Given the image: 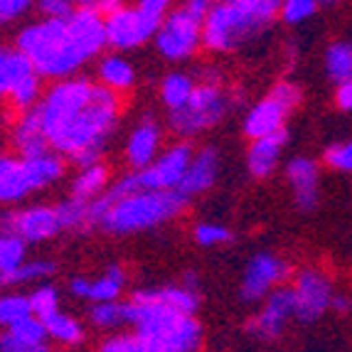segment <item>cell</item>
<instances>
[{
  "label": "cell",
  "mask_w": 352,
  "mask_h": 352,
  "mask_svg": "<svg viewBox=\"0 0 352 352\" xmlns=\"http://www.w3.org/2000/svg\"><path fill=\"white\" fill-rule=\"evenodd\" d=\"M116 91L106 89L104 84L94 87L91 101L50 138V148L69 155L82 170H87L91 165H99L106 138L111 135L113 126H116Z\"/></svg>",
  "instance_id": "cell-1"
},
{
  "label": "cell",
  "mask_w": 352,
  "mask_h": 352,
  "mask_svg": "<svg viewBox=\"0 0 352 352\" xmlns=\"http://www.w3.org/2000/svg\"><path fill=\"white\" fill-rule=\"evenodd\" d=\"M281 12L276 0H229L212 6L202 23V42L212 52H232L254 37Z\"/></svg>",
  "instance_id": "cell-2"
},
{
  "label": "cell",
  "mask_w": 352,
  "mask_h": 352,
  "mask_svg": "<svg viewBox=\"0 0 352 352\" xmlns=\"http://www.w3.org/2000/svg\"><path fill=\"white\" fill-rule=\"evenodd\" d=\"M126 311H129V323L135 328V338H141L155 350L195 352L200 347L202 330L192 316L135 296L131 303H126Z\"/></svg>",
  "instance_id": "cell-3"
},
{
  "label": "cell",
  "mask_w": 352,
  "mask_h": 352,
  "mask_svg": "<svg viewBox=\"0 0 352 352\" xmlns=\"http://www.w3.org/2000/svg\"><path fill=\"white\" fill-rule=\"evenodd\" d=\"M18 52H23L42 76H67L87 62L72 40L67 18H47L25 28L18 35Z\"/></svg>",
  "instance_id": "cell-4"
},
{
  "label": "cell",
  "mask_w": 352,
  "mask_h": 352,
  "mask_svg": "<svg viewBox=\"0 0 352 352\" xmlns=\"http://www.w3.org/2000/svg\"><path fill=\"white\" fill-rule=\"evenodd\" d=\"M188 200L182 197L177 190L173 192H138L133 197H126L116 207L109 210L99 227L109 234H131V232H141V229L155 227L168 219L177 217L185 210Z\"/></svg>",
  "instance_id": "cell-5"
},
{
  "label": "cell",
  "mask_w": 352,
  "mask_h": 352,
  "mask_svg": "<svg viewBox=\"0 0 352 352\" xmlns=\"http://www.w3.org/2000/svg\"><path fill=\"white\" fill-rule=\"evenodd\" d=\"M168 8V0H143L135 8H124L121 12L106 18V42L118 50L143 45L148 37L158 35Z\"/></svg>",
  "instance_id": "cell-6"
},
{
  "label": "cell",
  "mask_w": 352,
  "mask_h": 352,
  "mask_svg": "<svg viewBox=\"0 0 352 352\" xmlns=\"http://www.w3.org/2000/svg\"><path fill=\"white\" fill-rule=\"evenodd\" d=\"M91 94H94V84L89 79H67V82H59L57 87L50 89L47 99L40 104L45 138L50 141L72 116L82 111L91 101Z\"/></svg>",
  "instance_id": "cell-7"
},
{
  "label": "cell",
  "mask_w": 352,
  "mask_h": 352,
  "mask_svg": "<svg viewBox=\"0 0 352 352\" xmlns=\"http://www.w3.org/2000/svg\"><path fill=\"white\" fill-rule=\"evenodd\" d=\"M224 111H227V101L217 84L202 82L195 87V94L190 96L188 104L170 113V126L180 135H195L217 124Z\"/></svg>",
  "instance_id": "cell-8"
},
{
  "label": "cell",
  "mask_w": 352,
  "mask_h": 352,
  "mask_svg": "<svg viewBox=\"0 0 352 352\" xmlns=\"http://www.w3.org/2000/svg\"><path fill=\"white\" fill-rule=\"evenodd\" d=\"M202 42V20H197L188 8H177L165 15L155 35V47L165 59H188Z\"/></svg>",
  "instance_id": "cell-9"
},
{
  "label": "cell",
  "mask_w": 352,
  "mask_h": 352,
  "mask_svg": "<svg viewBox=\"0 0 352 352\" xmlns=\"http://www.w3.org/2000/svg\"><path fill=\"white\" fill-rule=\"evenodd\" d=\"M190 163H192V148L185 146V143L173 146L151 168L138 173L141 190H146V192H173L182 182Z\"/></svg>",
  "instance_id": "cell-10"
},
{
  "label": "cell",
  "mask_w": 352,
  "mask_h": 352,
  "mask_svg": "<svg viewBox=\"0 0 352 352\" xmlns=\"http://www.w3.org/2000/svg\"><path fill=\"white\" fill-rule=\"evenodd\" d=\"M57 212L52 207H30L23 212L0 214V236H18L23 241H42L59 232Z\"/></svg>",
  "instance_id": "cell-11"
},
{
  "label": "cell",
  "mask_w": 352,
  "mask_h": 352,
  "mask_svg": "<svg viewBox=\"0 0 352 352\" xmlns=\"http://www.w3.org/2000/svg\"><path fill=\"white\" fill-rule=\"evenodd\" d=\"M296 318L303 323H313L333 305V291L330 281L318 271H303L296 278Z\"/></svg>",
  "instance_id": "cell-12"
},
{
  "label": "cell",
  "mask_w": 352,
  "mask_h": 352,
  "mask_svg": "<svg viewBox=\"0 0 352 352\" xmlns=\"http://www.w3.org/2000/svg\"><path fill=\"white\" fill-rule=\"evenodd\" d=\"M288 274V266L281 258L271 256V254H256L249 261L247 271H244V281H241V298L244 300H258L261 296L269 291L271 286H276L278 281H283Z\"/></svg>",
  "instance_id": "cell-13"
},
{
  "label": "cell",
  "mask_w": 352,
  "mask_h": 352,
  "mask_svg": "<svg viewBox=\"0 0 352 352\" xmlns=\"http://www.w3.org/2000/svg\"><path fill=\"white\" fill-rule=\"evenodd\" d=\"M296 316V294L294 288H278L274 291L269 300H266V308L258 313L254 320H249L247 330L256 338H276L283 330L288 318Z\"/></svg>",
  "instance_id": "cell-14"
},
{
  "label": "cell",
  "mask_w": 352,
  "mask_h": 352,
  "mask_svg": "<svg viewBox=\"0 0 352 352\" xmlns=\"http://www.w3.org/2000/svg\"><path fill=\"white\" fill-rule=\"evenodd\" d=\"M217 173H219L217 153L212 151V148H205V151H200L192 158L188 173H185L182 182L177 185V192H180L185 200H188V197H192V195L205 192V190H210L212 185H214V180H217Z\"/></svg>",
  "instance_id": "cell-15"
},
{
  "label": "cell",
  "mask_w": 352,
  "mask_h": 352,
  "mask_svg": "<svg viewBox=\"0 0 352 352\" xmlns=\"http://www.w3.org/2000/svg\"><path fill=\"white\" fill-rule=\"evenodd\" d=\"M286 173L296 190L298 210L311 212L318 205V165L308 158H294L288 163Z\"/></svg>",
  "instance_id": "cell-16"
},
{
  "label": "cell",
  "mask_w": 352,
  "mask_h": 352,
  "mask_svg": "<svg viewBox=\"0 0 352 352\" xmlns=\"http://www.w3.org/2000/svg\"><path fill=\"white\" fill-rule=\"evenodd\" d=\"M283 118H286V109L269 96V99L258 101L252 109V113H249L247 121H244V133H247L249 138H254V141L269 138V135L283 131Z\"/></svg>",
  "instance_id": "cell-17"
},
{
  "label": "cell",
  "mask_w": 352,
  "mask_h": 352,
  "mask_svg": "<svg viewBox=\"0 0 352 352\" xmlns=\"http://www.w3.org/2000/svg\"><path fill=\"white\" fill-rule=\"evenodd\" d=\"M15 146L23 153V160L37 158L42 153L50 151V143L42 133V116H40V106L37 109H30L28 113H23L15 126Z\"/></svg>",
  "instance_id": "cell-18"
},
{
  "label": "cell",
  "mask_w": 352,
  "mask_h": 352,
  "mask_svg": "<svg viewBox=\"0 0 352 352\" xmlns=\"http://www.w3.org/2000/svg\"><path fill=\"white\" fill-rule=\"evenodd\" d=\"M160 146V131L153 121H143L138 129L131 133L129 146H126V155H129V163L133 165L135 170H146L151 168L153 160H155V153Z\"/></svg>",
  "instance_id": "cell-19"
},
{
  "label": "cell",
  "mask_w": 352,
  "mask_h": 352,
  "mask_svg": "<svg viewBox=\"0 0 352 352\" xmlns=\"http://www.w3.org/2000/svg\"><path fill=\"white\" fill-rule=\"evenodd\" d=\"M32 190L25 163L12 155H0V202H18Z\"/></svg>",
  "instance_id": "cell-20"
},
{
  "label": "cell",
  "mask_w": 352,
  "mask_h": 352,
  "mask_svg": "<svg viewBox=\"0 0 352 352\" xmlns=\"http://www.w3.org/2000/svg\"><path fill=\"white\" fill-rule=\"evenodd\" d=\"M286 141H288L286 129L269 135V138L254 141L252 151H249V170H252L254 177H266L274 173V168H276V163H278V153H281Z\"/></svg>",
  "instance_id": "cell-21"
},
{
  "label": "cell",
  "mask_w": 352,
  "mask_h": 352,
  "mask_svg": "<svg viewBox=\"0 0 352 352\" xmlns=\"http://www.w3.org/2000/svg\"><path fill=\"white\" fill-rule=\"evenodd\" d=\"M135 298L153 300V303L168 305L173 311H180L185 316H192L197 311V296L185 286H163V288H146V291H135Z\"/></svg>",
  "instance_id": "cell-22"
},
{
  "label": "cell",
  "mask_w": 352,
  "mask_h": 352,
  "mask_svg": "<svg viewBox=\"0 0 352 352\" xmlns=\"http://www.w3.org/2000/svg\"><path fill=\"white\" fill-rule=\"evenodd\" d=\"M25 163V170H28V177L32 182V190H40V188H47L52 185L57 177H62L65 173V163L59 158V153H42L37 158H28L23 160Z\"/></svg>",
  "instance_id": "cell-23"
},
{
  "label": "cell",
  "mask_w": 352,
  "mask_h": 352,
  "mask_svg": "<svg viewBox=\"0 0 352 352\" xmlns=\"http://www.w3.org/2000/svg\"><path fill=\"white\" fill-rule=\"evenodd\" d=\"M106 182H109V170L106 165H91L87 170H82V175L76 177L72 185V197L79 202H94L99 197V192H104Z\"/></svg>",
  "instance_id": "cell-24"
},
{
  "label": "cell",
  "mask_w": 352,
  "mask_h": 352,
  "mask_svg": "<svg viewBox=\"0 0 352 352\" xmlns=\"http://www.w3.org/2000/svg\"><path fill=\"white\" fill-rule=\"evenodd\" d=\"M133 67L121 57H106L99 65V79L111 91H126L133 87Z\"/></svg>",
  "instance_id": "cell-25"
},
{
  "label": "cell",
  "mask_w": 352,
  "mask_h": 352,
  "mask_svg": "<svg viewBox=\"0 0 352 352\" xmlns=\"http://www.w3.org/2000/svg\"><path fill=\"white\" fill-rule=\"evenodd\" d=\"M195 87H197V84L192 82V76L180 74V72H175V74H168V76H165L163 87H160V94H163L165 106H168L170 111L182 109V106L190 101V96L195 94Z\"/></svg>",
  "instance_id": "cell-26"
},
{
  "label": "cell",
  "mask_w": 352,
  "mask_h": 352,
  "mask_svg": "<svg viewBox=\"0 0 352 352\" xmlns=\"http://www.w3.org/2000/svg\"><path fill=\"white\" fill-rule=\"evenodd\" d=\"M124 271L118 266H109L106 274L96 281H91V288H89V298L94 303H113V300L121 296V288H124Z\"/></svg>",
  "instance_id": "cell-27"
},
{
  "label": "cell",
  "mask_w": 352,
  "mask_h": 352,
  "mask_svg": "<svg viewBox=\"0 0 352 352\" xmlns=\"http://www.w3.org/2000/svg\"><path fill=\"white\" fill-rule=\"evenodd\" d=\"M42 323H45L47 335H52L54 340H59V342H67V345H76V342L84 338L82 325L76 323L74 318L65 316V313H54V316L45 318Z\"/></svg>",
  "instance_id": "cell-28"
},
{
  "label": "cell",
  "mask_w": 352,
  "mask_h": 352,
  "mask_svg": "<svg viewBox=\"0 0 352 352\" xmlns=\"http://www.w3.org/2000/svg\"><path fill=\"white\" fill-rule=\"evenodd\" d=\"M328 74L333 82H352V47L345 42H338L328 50Z\"/></svg>",
  "instance_id": "cell-29"
},
{
  "label": "cell",
  "mask_w": 352,
  "mask_h": 352,
  "mask_svg": "<svg viewBox=\"0 0 352 352\" xmlns=\"http://www.w3.org/2000/svg\"><path fill=\"white\" fill-rule=\"evenodd\" d=\"M62 229H87L89 227V202H79L74 197L54 207Z\"/></svg>",
  "instance_id": "cell-30"
},
{
  "label": "cell",
  "mask_w": 352,
  "mask_h": 352,
  "mask_svg": "<svg viewBox=\"0 0 352 352\" xmlns=\"http://www.w3.org/2000/svg\"><path fill=\"white\" fill-rule=\"evenodd\" d=\"M54 274V264L52 261H30L23 264L20 269L10 271L6 276H0V286H18V283H30L37 281V278H45Z\"/></svg>",
  "instance_id": "cell-31"
},
{
  "label": "cell",
  "mask_w": 352,
  "mask_h": 352,
  "mask_svg": "<svg viewBox=\"0 0 352 352\" xmlns=\"http://www.w3.org/2000/svg\"><path fill=\"white\" fill-rule=\"evenodd\" d=\"M37 94H40V79H37V74H32L20 84H15L8 91V99H10V106L18 113H28L37 101Z\"/></svg>",
  "instance_id": "cell-32"
},
{
  "label": "cell",
  "mask_w": 352,
  "mask_h": 352,
  "mask_svg": "<svg viewBox=\"0 0 352 352\" xmlns=\"http://www.w3.org/2000/svg\"><path fill=\"white\" fill-rule=\"evenodd\" d=\"M91 323L99 325V328H118V325L129 323V311H126V303H96L89 313Z\"/></svg>",
  "instance_id": "cell-33"
},
{
  "label": "cell",
  "mask_w": 352,
  "mask_h": 352,
  "mask_svg": "<svg viewBox=\"0 0 352 352\" xmlns=\"http://www.w3.org/2000/svg\"><path fill=\"white\" fill-rule=\"evenodd\" d=\"M25 264V241L18 236H0V276Z\"/></svg>",
  "instance_id": "cell-34"
},
{
  "label": "cell",
  "mask_w": 352,
  "mask_h": 352,
  "mask_svg": "<svg viewBox=\"0 0 352 352\" xmlns=\"http://www.w3.org/2000/svg\"><path fill=\"white\" fill-rule=\"evenodd\" d=\"M30 316H32L30 298H25V296H3L0 298V325L12 328Z\"/></svg>",
  "instance_id": "cell-35"
},
{
  "label": "cell",
  "mask_w": 352,
  "mask_h": 352,
  "mask_svg": "<svg viewBox=\"0 0 352 352\" xmlns=\"http://www.w3.org/2000/svg\"><path fill=\"white\" fill-rule=\"evenodd\" d=\"M10 335H12V338H18L23 345L37 347V345H45L47 330H45V323H42L40 318L30 316V318H25V320H20L18 325H12Z\"/></svg>",
  "instance_id": "cell-36"
},
{
  "label": "cell",
  "mask_w": 352,
  "mask_h": 352,
  "mask_svg": "<svg viewBox=\"0 0 352 352\" xmlns=\"http://www.w3.org/2000/svg\"><path fill=\"white\" fill-rule=\"evenodd\" d=\"M30 308H32V316L45 320V318L59 313V296L52 286H40L35 294L30 296Z\"/></svg>",
  "instance_id": "cell-37"
},
{
  "label": "cell",
  "mask_w": 352,
  "mask_h": 352,
  "mask_svg": "<svg viewBox=\"0 0 352 352\" xmlns=\"http://www.w3.org/2000/svg\"><path fill=\"white\" fill-rule=\"evenodd\" d=\"M99 352H160V350L151 347L141 338H135V335H116L111 340H106Z\"/></svg>",
  "instance_id": "cell-38"
},
{
  "label": "cell",
  "mask_w": 352,
  "mask_h": 352,
  "mask_svg": "<svg viewBox=\"0 0 352 352\" xmlns=\"http://www.w3.org/2000/svg\"><path fill=\"white\" fill-rule=\"evenodd\" d=\"M195 239L202 247H214V244H224L232 239V232L222 224H200L195 227Z\"/></svg>",
  "instance_id": "cell-39"
},
{
  "label": "cell",
  "mask_w": 352,
  "mask_h": 352,
  "mask_svg": "<svg viewBox=\"0 0 352 352\" xmlns=\"http://www.w3.org/2000/svg\"><path fill=\"white\" fill-rule=\"evenodd\" d=\"M318 10V3L313 0H288L281 6V15L286 23H303Z\"/></svg>",
  "instance_id": "cell-40"
},
{
  "label": "cell",
  "mask_w": 352,
  "mask_h": 352,
  "mask_svg": "<svg viewBox=\"0 0 352 352\" xmlns=\"http://www.w3.org/2000/svg\"><path fill=\"white\" fill-rule=\"evenodd\" d=\"M325 163L335 170L352 173V141L350 143H338L325 151Z\"/></svg>",
  "instance_id": "cell-41"
},
{
  "label": "cell",
  "mask_w": 352,
  "mask_h": 352,
  "mask_svg": "<svg viewBox=\"0 0 352 352\" xmlns=\"http://www.w3.org/2000/svg\"><path fill=\"white\" fill-rule=\"evenodd\" d=\"M271 99L278 101V104L286 109V111H291L296 104L300 101V89L294 87V84H276V87L271 89Z\"/></svg>",
  "instance_id": "cell-42"
},
{
  "label": "cell",
  "mask_w": 352,
  "mask_h": 352,
  "mask_svg": "<svg viewBox=\"0 0 352 352\" xmlns=\"http://www.w3.org/2000/svg\"><path fill=\"white\" fill-rule=\"evenodd\" d=\"M37 8H40L47 18H69L72 12L76 10V8L72 6V3H67V0H42Z\"/></svg>",
  "instance_id": "cell-43"
},
{
  "label": "cell",
  "mask_w": 352,
  "mask_h": 352,
  "mask_svg": "<svg viewBox=\"0 0 352 352\" xmlns=\"http://www.w3.org/2000/svg\"><path fill=\"white\" fill-rule=\"evenodd\" d=\"M28 8H30L28 0H0V25L20 18Z\"/></svg>",
  "instance_id": "cell-44"
},
{
  "label": "cell",
  "mask_w": 352,
  "mask_h": 352,
  "mask_svg": "<svg viewBox=\"0 0 352 352\" xmlns=\"http://www.w3.org/2000/svg\"><path fill=\"white\" fill-rule=\"evenodd\" d=\"M32 347L23 345V342L18 340V338H12L10 333H6L3 338H0V352H30Z\"/></svg>",
  "instance_id": "cell-45"
},
{
  "label": "cell",
  "mask_w": 352,
  "mask_h": 352,
  "mask_svg": "<svg viewBox=\"0 0 352 352\" xmlns=\"http://www.w3.org/2000/svg\"><path fill=\"white\" fill-rule=\"evenodd\" d=\"M335 101H338V106H340V109L352 111V82H345V84H340V87H338Z\"/></svg>",
  "instance_id": "cell-46"
},
{
  "label": "cell",
  "mask_w": 352,
  "mask_h": 352,
  "mask_svg": "<svg viewBox=\"0 0 352 352\" xmlns=\"http://www.w3.org/2000/svg\"><path fill=\"white\" fill-rule=\"evenodd\" d=\"M185 8H188V10L192 12L197 20H202V23H205V18L210 15V10H212V6L207 3V0H190Z\"/></svg>",
  "instance_id": "cell-47"
},
{
  "label": "cell",
  "mask_w": 352,
  "mask_h": 352,
  "mask_svg": "<svg viewBox=\"0 0 352 352\" xmlns=\"http://www.w3.org/2000/svg\"><path fill=\"white\" fill-rule=\"evenodd\" d=\"M8 50H0V99L8 96Z\"/></svg>",
  "instance_id": "cell-48"
},
{
  "label": "cell",
  "mask_w": 352,
  "mask_h": 352,
  "mask_svg": "<svg viewBox=\"0 0 352 352\" xmlns=\"http://www.w3.org/2000/svg\"><path fill=\"white\" fill-rule=\"evenodd\" d=\"M72 294L74 296H82V298H89V288H91V281H87V278H74V281L69 283Z\"/></svg>",
  "instance_id": "cell-49"
},
{
  "label": "cell",
  "mask_w": 352,
  "mask_h": 352,
  "mask_svg": "<svg viewBox=\"0 0 352 352\" xmlns=\"http://www.w3.org/2000/svg\"><path fill=\"white\" fill-rule=\"evenodd\" d=\"M333 308L335 311H340V313L350 311V300H347L345 296H338V298H333Z\"/></svg>",
  "instance_id": "cell-50"
},
{
  "label": "cell",
  "mask_w": 352,
  "mask_h": 352,
  "mask_svg": "<svg viewBox=\"0 0 352 352\" xmlns=\"http://www.w3.org/2000/svg\"><path fill=\"white\" fill-rule=\"evenodd\" d=\"M30 352H52V350H50L47 345H37V347H32Z\"/></svg>",
  "instance_id": "cell-51"
}]
</instances>
